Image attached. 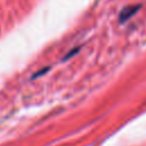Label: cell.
Wrapping results in <instances>:
<instances>
[{"label": "cell", "instance_id": "6da1fadb", "mask_svg": "<svg viewBox=\"0 0 146 146\" xmlns=\"http://www.w3.org/2000/svg\"><path fill=\"white\" fill-rule=\"evenodd\" d=\"M140 9V5H130L124 7L121 11H120V22H125L127 19H129L130 17H132L138 10Z\"/></svg>", "mask_w": 146, "mask_h": 146}]
</instances>
